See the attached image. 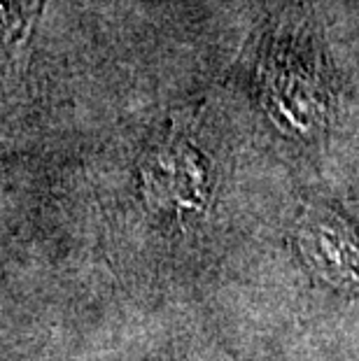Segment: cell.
I'll return each mask as SVG.
<instances>
[{"instance_id":"1","label":"cell","mask_w":359,"mask_h":361,"mask_svg":"<svg viewBox=\"0 0 359 361\" xmlns=\"http://www.w3.org/2000/svg\"><path fill=\"white\" fill-rule=\"evenodd\" d=\"M308 44V40L294 42V56H271L264 68L269 73L266 103L273 107V117L282 126H289L292 133H310L312 126H317V121L324 117L329 101L322 78L315 75V56H310V51L303 56Z\"/></svg>"},{"instance_id":"2","label":"cell","mask_w":359,"mask_h":361,"mask_svg":"<svg viewBox=\"0 0 359 361\" xmlns=\"http://www.w3.org/2000/svg\"><path fill=\"white\" fill-rule=\"evenodd\" d=\"M201 157L187 145H168L150 159L145 168L150 198L173 210L203 205V168Z\"/></svg>"}]
</instances>
